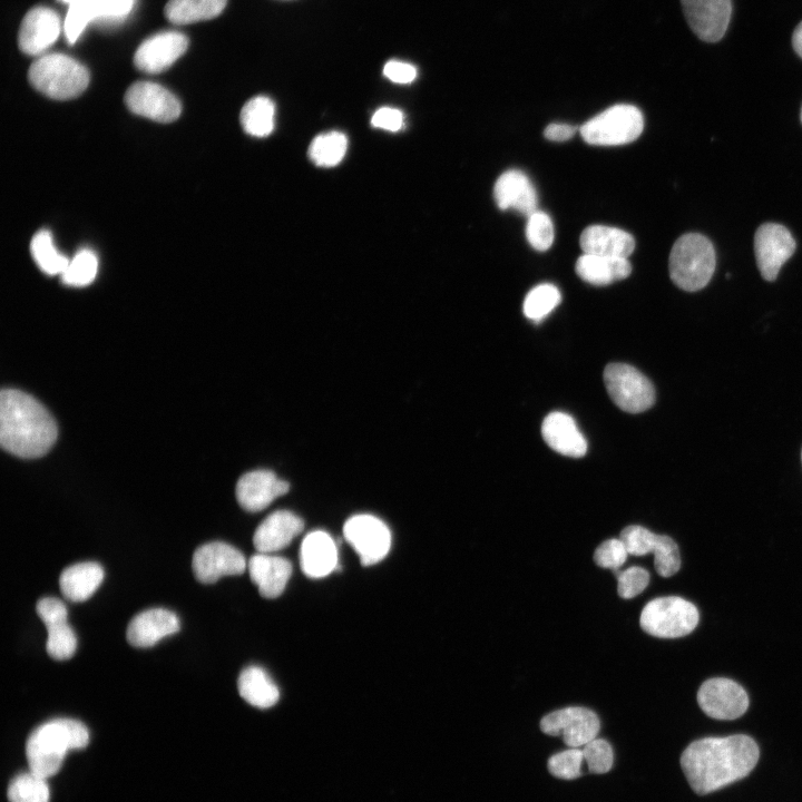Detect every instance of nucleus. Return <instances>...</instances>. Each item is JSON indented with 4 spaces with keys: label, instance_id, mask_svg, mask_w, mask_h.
Wrapping results in <instances>:
<instances>
[{
    "label": "nucleus",
    "instance_id": "f257e3e1",
    "mask_svg": "<svg viewBox=\"0 0 802 802\" xmlns=\"http://www.w3.org/2000/svg\"><path fill=\"white\" fill-rule=\"evenodd\" d=\"M759 756L757 744L747 735L705 737L684 750L681 766L693 791L705 795L749 775Z\"/></svg>",
    "mask_w": 802,
    "mask_h": 802
},
{
    "label": "nucleus",
    "instance_id": "f03ea898",
    "mask_svg": "<svg viewBox=\"0 0 802 802\" xmlns=\"http://www.w3.org/2000/svg\"><path fill=\"white\" fill-rule=\"evenodd\" d=\"M58 434L57 424L47 409L33 397L3 389L0 394L1 447L20 458L46 454Z\"/></svg>",
    "mask_w": 802,
    "mask_h": 802
},
{
    "label": "nucleus",
    "instance_id": "7ed1b4c3",
    "mask_svg": "<svg viewBox=\"0 0 802 802\" xmlns=\"http://www.w3.org/2000/svg\"><path fill=\"white\" fill-rule=\"evenodd\" d=\"M89 732L72 718H55L32 731L26 744L30 771L48 779L61 767L67 753L87 746Z\"/></svg>",
    "mask_w": 802,
    "mask_h": 802
},
{
    "label": "nucleus",
    "instance_id": "20e7f679",
    "mask_svg": "<svg viewBox=\"0 0 802 802\" xmlns=\"http://www.w3.org/2000/svg\"><path fill=\"white\" fill-rule=\"evenodd\" d=\"M716 256L712 242L698 233L682 235L669 254V275L673 283L687 292L705 287L715 271Z\"/></svg>",
    "mask_w": 802,
    "mask_h": 802
},
{
    "label": "nucleus",
    "instance_id": "39448f33",
    "mask_svg": "<svg viewBox=\"0 0 802 802\" xmlns=\"http://www.w3.org/2000/svg\"><path fill=\"white\" fill-rule=\"evenodd\" d=\"M28 78L31 86L42 95L68 100L85 91L89 84V71L67 55L48 53L32 62Z\"/></svg>",
    "mask_w": 802,
    "mask_h": 802
},
{
    "label": "nucleus",
    "instance_id": "423d86ee",
    "mask_svg": "<svg viewBox=\"0 0 802 802\" xmlns=\"http://www.w3.org/2000/svg\"><path fill=\"white\" fill-rule=\"evenodd\" d=\"M700 614L694 604L677 597H658L648 602L639 617V625L647 634L659 638H677L692 633Z\"/></svg>",
    "mask_w": 802,
    "mask_h": 802
},
{
    "label": "nucleus",
    "instance_id": "0eeeda50",
    "mask_svg": "<svg viewBox=\"0 0 802 802\" xmlns=\"http://www.w3.org/2000/svg\"><path fill=\"white\" fill-rule=\"evenodd\" d=\"M644 129L642 111L633 105H615L586 121L583 139L595 146H618L636 140Z\"/></svg>",
    "mask_w": 802,
    "mask_h": 802
},
{
    "label": "nucleus",
    "instance_id": "6e6552de",
    "mask_svg": "<svg viewBox=\"0 0 802 802\" xmlns=\"http://www.w3.org/2000/svg\"><path fill=\"white\" fill-rule=\"evenodd\" d=\"M604 382L613 402L625 412L639 413L655 402L652 382L629 364L609 363L604 370Z\"/></svg>",
    "mask_w": 802,
    "mask_h": 802
},
{
    "label": "nucleus",
    "instance_id": "1a4fd4ad",
    "mask_svg": "<svg viewBox=\"0 0 802 802\" xmlns=\"http://www.w3.org/2000/svg\"><path fill=\"white\" fill-rule=\"evenodd\" d=\"M600 722L587 707L568 706L545 715L540 721L542 733L561 736L569 747H580L597 737Z\"/></svg>",
    "mask_w": 802,
    "mask_h": 802
},
{
    "label": "nucleus",
    "instance_id": "9d476101",
    "mask_svg": "<svg viewBox=\"0 0 802 802\" xmlns=\"http://www.w3.org/2000/svg\"><path fill=\"white\" fill-rule=\"evenodd\" d=\"M346 541L358 552L363 566L382 560L391 547V532L387 525L371 515H356L343 526Z\"/></svg>",
    "mask_w": 802,
    "mask_h": 802
},
{
    "label": "nucleus",
    "instance_id": "9b49d317",
    "mask_svg": "<svg viewBox=\"0 0 802 802\" xmlns=\"http://www.w3.org/2000/svg\"><path fill=\"white\" fill-rule=\"evenodd\" d=\"M795 239L790 231L776 223H764L755 232L754 252L762 277L774 281L782 265L795 252Z\"/></svg>",
    "mask_w": 802,
    "mask_h": 802
},
{
    "label": "nucleus",
    "instance_id": "f8f14e48",
    "mask_svg": "<svg viewBox=\"0 0 802 802\" xmlns=\"http://www.w3.org/2000/svg\"><path fill=\"white\" fill-rule=\"evenodd\" d=\"M702 711L715 720L731 721L742 716L749 707V696L736 682L716 677L705 681L697 692Z\"/></svg>",
    "mask_w": 802,
    "mask_h": 802
},
{
    "label": "nucleus",
    "instance_id": "ddd939ff",
    "mask_svg": "<svg viewBox=\"0 0 802 802\" xmlns=\"http://www.w3.org/2000/svg\"><path fill=\"white\" fill-rule=\"evenodd\" d=\"M128 109L158 123L176 120L182 113L178 98L165 87L150 81H137L125 94Z\"/></svg>",
    "mask_w": 802,
    "mask_h": 802
},
{
    "label": "nucleus",
    "instance_id": "4468645a",
    "mask_svg": "<svg viewBox=\"0 0 802 802\" xmlns=\"http://www.w3.org/2000/svg\"><path fill=\"white\" fill-rule=\"evenodd\" d=\"M195 578L203 584H213L222 576L239 575L247 568L243 554L235 547L213 541L198 547L192 559Z\"/></svg>",
    "mask_w": 802,
    "mask_h": 802
},
{
    "label": "nucleus",
    "instance_id": "2eb2a0df",
    "mask_svg": "<svg viewBox=\"0 0 802 802\" xmlns=\"http://www.w3.org/2000/svg\"><path fill=\"white\" fill-rule=\"evenodd\" d=\"M686 20L703 41L716 42L725 35L732 14L731 0H681Z\"/></svg>",
    "mask_w": 802,
    "mask_h": 802
},
{
    "label": "nucleus",
    "instance_id": "dca6fc26",
    "mask_svg": "<svg viewBox=\"0 0 802 802\" xmlns=\"http://www.w3.org/2000/svg\"><path fill=\"white\" fill-rule=\"evenodd\" d=\"M188 48V38L177 31L156 33L140 43L134 55L137 69L158 74L169 68Z\"/></svg>",
    "mask_w": 802,
    "mask_h": 802
},
{
    "label": "nucleus",
    "instance_id": "f3484780",
    "mask_svg": "<svg viewBox=\"0 0 802 802\" xmlns=\"http://www.w3.org/2000/svg\"><path fill=\"white\" fill-rule=\"evenodd\" d=\"M60 30V18L53 10L35 7L21 21L18 33L19 48L26 55H39L57 40Z\"/></svg>",
    "mask_w": 802,
    "mask_h": 802
},
{
    "label": "nucleus",
    "instance_id": "a211bd4d",
    "mask_svg": "<svg viewBox=\"0 0 802 802\" xmlns=\"http://www.w3.org/2000/svg\"><path fill=\"white\" fill-rule=\"evenodd\" d=\"M288 483L270 470H254L237 481L235 495L238 503L247 511L265 509L274 499L288 491Z\"/></svg>",
    "mask_w": 802,
    "mask_h": 802
},
{
    "label": "nucleus",
    "instance_id": "6ab92c4d",
    "mask_svg": "<svg viewBox=\"0 0 802 802\" xmlns=\"http://www.w3.org/2000/svg\"><path fill=\"white\" fill-rule=\"evenodd\" d=\"M134 0H75L69 4L63 30L69 43H74L86 26L99 18H123L129 13Z\"/></svg>",
    "mask_w": 802,
    "mask_h": 802
},
{
    "label": "nucleus",
    "instance_id": "aec40b11",
    "mask_svg": "<svg viewBox=\"0 0 802 802\" xmlns=\"http://www.w3.org/2000/svg\"><path fill=\"white\" fill-rule=\"evenodd\" d=\"M303 528V520L295 514L288 510L274 511L256 528L254 547L262 554L276 552L287 547Z\"/></svg>",
    "mask_w": 802,
    "mask_h": 802
},
{
    "label": "nucleus",
    "instance_id": "412c9836",
    "mask_svg": "<svg viewBox=\"0 0 802 802\" xmlns=\"http://www.w3.org/2000/svg\"><path fill=\"white\" fill-rule=\"evenodd\" d=\"M178 630L179 619L175 613L165 608H151L131 618L126 638L131 646L150 647Z\"/></svg>",
    "mask_w": 802,
    "mask_h": 802
},
{
    "label": "nucleus",
    "instance_id": "4be33fe9",
    "mask_svg": "<svg viewBox=\"0 0 802 802\" xmlns=\"http://www.w3.org/2000/svg\"><path fill=\"white\" fill-rule=\"evenodd\" d=\"M493 198L502 209H516L525 216L537 211L538 195L528 176L511 169L501 174L493 186Z\"/></svg>",
    "mask_w": 802,
    "mask_h": 802
},
{
    "label": "nucleus",
    "instance_id": "5701e85b",
    "mask_svg": "<svg viewBox=\"0 0 802 802\" xmlns=\"http://www.w3.org/2000/svg\"><path fill=\"white\" fill-rule=\"evenodd\" d=\"M541 434L545 442L563 456L579 458L587 452V441L568 413L555 411L546 415Z\"/></svg>",
    "mask_w": 802,
    "mask_h": 802
},
{
    "label": "nucleus",
    "instance_id": "b1692460",
    "mask_svg": "<svg viewBox=\"0 0 802 802\" xmlns=\"http://www.w3.org/2000/svg\"><path fill=\"white\" fill-rule=\"evenodd\" d=\"M252 581L264 598H276L285 589L292 575L291 563L280 556L258 552L247 561Z\"/></svg>",
    "mask_w": 802,
    "mask_h": 802
},
{
    "label": "nucleus",
    "instance_id": "393cba45",
    "mask_svg": "<svg viewBox=\"0 0 802 802\" xmlns=\"http://www.w3.org/2000/svg\"><path fill=\"white\" fill-rule=\"evenodd\" d=\"M302 571L310 578H322L338 568V549L333 538L325 531L306 535L300 550Z\"/></svg>",
    "mask_w": 802,
    "mask_h": 802
},
{
    "label": "nucleus",
    "instance_id": "a878e982",
    "mask_svg": "<svg viewBox=\"0 0 802 802\" xmlns=\"http://www.w3.org/2000/svg\"><path fill=\"white\" fill-rule=\"evenodd\" d=\"M579 244L585 254L620 258H627L635 248V239L629 233L604 225L586 227Z\"/></svg>",
    "mask_w": 802,
    "mask_h": 802
},
{
    "label": "nucleus",
    "instance_id": "bb28decb",
    "mask_svg": "<svg viewBox=\"0 0 802 802\" xmlns=\"http://www.w3.org/2000/svg\"><path fill=\"white\" fill-rule=\"evenodd\" d=\"M104 579L102 567L94 561L71 565L62 570L59 586L62 595L71 602L87 600Z\"/></svg>",
    "mask_w": 802,
    "mask_h": 802
},
{
    "label": "nucleus",
    "instance_id": "cd10ccee",
    "mask_svg": "<svg viewBox=\"0 0 802 802\" xmlns=\"http://www.w3.org/2000/svg\"><path fill=\"white\" fill-rule=\"evenodd\" d=\"M575 270L589 284L607 285L626 278L632 272V265L627 258L584 253L578 257Z\"/></svg>",
    "mask_w": 802,
    "mask_h": 802
},
{
    "label": "nucleus",
    "instance_id": "c85d7f7f",
    "mask_svg": "<svg viewBox=\"0 0 802 802\" xmlns=\"http://www.w3.org/2000/svg\"><path fill=\"white\" fill-rule=\"evenodd\" d=\"M237 688L243 700L258 708L273 706L280 697L277 686L258 666H248L242 671L237 679Z\"/></svg>",
    "mask_w": 802,
    "mask_h": 802
},
{
    "label": "nucleus",
    "instance_id": "c756f323",
    "mask_svg": "<svg viewBox=\"0 0 802 802\" xmlns=\"http://www.w3.org/2000/svg\"><path fill=\"white\" fill-rule=\"evenodd\" d=\"M227 0H169L165 17L174 25H187L209 20L222 13Z\"/></svg>",
    "mask_w": 802,
    "mask_h": 802
},
{
    "label": "nucleus",
    "instance_id": "7c9ffc66",
    "mask_svg": "<svg viewBox=\"0 0 802 802\" xmlns=\"http://www.w3.org/2000/svg\"><path fill=\"white\" fill-rule=\"evenodd\" d=\"M241 124L251 136H268L275 125V105L272 99L266 96L251 98L241 110Z\"/></svg>",
    "mask_w": 802,
    "mask_h": 802
},
{
    "label": "nucleus",
    "instance_id": "2f4dec72",
    "mask_svg": "<svg viewBox=\"0 0 802 802\" xmlns=\"http://www.w3.org/2000/svg\"><path fill=\"white\" fill-rule=\"evenodd\" d=\"M30 253L38 267L48 275H61L70 261L57 250L47 229L35 234L30 243Z\"/></svg>",
    "mask_w": 802,
    "mask_h": 802
},
{
    "label": "nucleus",
    "instance_id": "473e14b6",
    "mask_svg": "<svg viewBox=\"0 0 802 802\" xmlns=\"http://www.w3.org/2000/svg\"><path fill=\"white\" fill-rule=\"evenodd\" d=\"M348 138L340 131L317 135L310 144L309 157L320 167L336 166L345 156Z\"/></svg>",
    "mask_w": 802,
    "mask_h": 802
},
{
    "label": "nucleus",
    "instance_id": "72a5a7b5",
    "mask_svg": "<svg viewBox=\"0 0 802 802\" xmlns=\"http://www.w3.org/2000/svg\"><path fill=\"white\" fill-rule=\"evenodd\" d=\"M9 802H49L47 779L32 771L17 775L8 788Z\"/></svg>",
    "mask_w": 802,
    "mask_h": 802
},
{
    "label": "nucleus",
    "instance_id": "f704fd0d",
    "mask_svg": "<svg viewBox=\"0 0 802 802\" xmlns=\"http://www.w3.org/2000/svg\"><path fill=\"white\" fill-rule=\"evenodd\" d=\"M561 300L557 286L548 283L531 288L524 301V314L534 322H539L550 314Z\"/></svg>",
    "mask_w": 802,
    "mask_h": 802
},
{
    "label": "nucleus",
    "instance_id": "c9c22d12",
    "mask_svg": "<svg viewBox=\"0 0 802 802\" xmlns=\"http://www.w3.org/2000/svg\"><path fill=\"white\" fill-rule=\"evenodd\" d=\"M98 272L97 255L88 248L79 251L60 275L61 282L69 286H86L94 282Z\"/></svg>",
    "mask_w": 802,
    "mask_h": 802
},
{
    "label": "nucleus",
    "instance_id": "e433bc0d",
    "mask_svg": "<svg viewBox=\"0 0 802 802\" xmlns=\"http://www.w3.org/2000/svg\"><path fill=\"white\" fill-rule=\"evenodd\" d=\"M48 636L46 649L48 655L57 661L72 657L77 648V637L67 619L46 625Z\"/></svg>",
    "mask_w": 802,
    "mask_h": 802
},
{
    "label": "nucleus",
    "instance_id": "4c0bfd02",
    "mask_svg": "<svg viewBox=\"0 0 802 802\" xmlns=\"http://www.w3.org/2000/svg\"><path fill=\"white\" fill-rule=\"evenodd\" d=\"M554 224L547 213L537 209L527 217L526 237L535 250L547 251L554 242Z\"/></svg>",
    "mask_w": 802,
    "mask_h": 802
},
{
    "label": "nucleus",
    "instance_id": "58836bf2",
    "mask_svg": "<svg viewBox=\"0 0 802 802\" xmlns=\"http://www.w3.org/2000/svg\"><path fill=\"white\" fill-rule=\"evenodd\" d=\"M584 760L583 750L570 747L549 757L548 771L555 777L561 780H575L583 775L581 763Z\"/></svg>",
    "mask_w": 802,
    "mask_h": 802
},
{
    "label": "nucleus",
    "instance_id": "ea45409f",
    "mask_svg": "<svg viewBox=\"0 0 802 802\" xmlns=\"http://www.w3.org/2000/svg\"><path fill=\"white\" fill-rule=\"evenodd\" d=\"M657 534L639 525L625 527L619 535L629 555L644 556L654 552L659 540Z\"/></svg>",
    "mask_w": 802,
    "mask_h": 802
},
{
    "label": "nucleus",
    "instance_id": "a19ab883",
    "mask_svg": "<svg viewBox=\"0 0 802 802\" xmlns=\"http://www.w3.org/2000/svg\"><path fill=\"white\" fill-rule=\"evenodd\" d=\"M654 566L662 577H671L681 568L677 544L668 536L661 535L654 550Z\"/></svg>",
    "mask_w": 802,
    "mask_h": 802
},
{
    "label": "nucleus",
    "instance_id": "79ce46f5",
    "mask_svg": "<svg viewBox=\"0 0 802 802\" xmlns=\"http://www.w3.org/2000/svg\"><path fill=\"white\" fill-rule=\"evenodd\" d=\"M583 754L588 771L593 774L607 773L614 763L612 745L604 739H594L584 745Z\"/></svg>",
    "mask_w": 802,
    "mask_h": 802
},
{
    "label": "nucleus",
    "instance_id": "37998d69",
    "mask_svg": "<svg viewBox=\"0 0 802 802\" xmlns=\"http://www.w3.org/2000/svg\"><path fill=\"white\" fill-rule=\"evenodd\" d=\"M617 576V593L622 598L629 599L639 595L649 583L646 569L633 566L623 571H614Z\"/></svg>",
    "mask_w": 802,
    "mask_h": 802
},
{
    "label": "nucleus",
    "instance_id": "c03bdc74",
    "mask_svg": "<svg viewBox=\"0 0 802 802\" xmlns=\"http://www.w3.org/2000/svg\"><path fill=\"white\" fill-rule=\"evenodd\" d=\"M628 551L620 538H610L603 541L594 552V561L602 568L616 571L624 565Z\"/></svg>",
    "mask_w": 802,
    "mask_h": 802
},
{
    "label": "nucleus",
    "instance_id": "a18cd8bd",
    "mask_svg": "<svg viewBox=\"0 0 802 802\" xmlns=\"http://www.w3.org/2000/svg\"><path fill=\"white\" fill-rule=\"evenodd\" d=\"M36 610L46 625L67 619V608L61 600L55 597H43L38 600Z\"/></svg>",
    "mask_w": 802,
    "mask_h": 802
},
{
    "label": "nucleus",
    "instance_id": "49530a36",
    "mask_svg": "<svg viewBox=\"0 0 802 802\" xmlns=\"http://www.w3.org/2000/svg\"><path fill=\"white\" fill-rule=\"evenodd\" d=\"M371 125L388 131H398L403 126V114L395 108L382 107L373 114Z\"/></svg>",
    "mask_w": 802,
    "mask_h": 802
},
{
    "label": "nucleus",
    "instance_id": "de8ad7c7",
    "mask_svg": "<svg viewBox=\"0 0 802 802\" xmlns=\"http://www.w3.org/2000/svg\"><path fill=\"white\" fill-rule=\"evenodd\" d=\"M383 75L393 82L410 84L417 77V69L411 63L392 59L384 65Z\"/></svg>",
    "mask_w": 802,
    "mask_h": 802
},
{
    "label": "nucleus",
    "instance_id": "09e8293b",
    "mask_svg": "<svg viewBox=\"0 0 802 802\" xmlns=\"http://www.w3.org/2000/svg\"><path fill=\"white\" fill-rule=\"evenodd\" d=\"M577 129L576 126L569 124L552 123L545 128L544 136L551 141H566L574 137Z\"/></svg>",
    "mask_w": 802,
    "mask_h": 802
},
{
    "label": "nucleus",
    "instance_id": "8fccbe9b",
    "mask_svg": "<svg viewBox=\"0 0 802 802\" xmlns=\"http://www.w3.org/2000/svg\"><path fill=\"white\" fill-rule=\"evenodd\" d=\"M792 45L795 52L802 58V21L796 26L792 36Z\"/></svg>",
    "mask_w": 802,
    "mask_h": 802
},
{
    "label": "nucleus",
    "instance_id": "3c124183",
    "mask_svg": "<svg viewBox=\"0 0 802 802\" xmlns=\"http://www.w3.org/2000/svg\"><path fill=\"white\" fill-rule=\"evenodd\" d=\"M61 1L68 2L70 4L75 0H61Z\"/></svg>",
    "mask_w": 802,
    "mask_h": 802
},
{
    "label": "nucleus",
    "instance_id": "603ef678",
    "mask_svg": "<svg viewBox=\"0 0 802 802\" xmlns=\"http://www.w3.org/2000/svg\"><path fill=\"white\" fill-rule=\"evenodd\" d=\"M800 117H801V123H802V107H801V116Z\"/></svg>",
    "mask_w": 802,
    "mask_h": 802
},
{
    "label": "nucleus",
    "instance_id": "864d4df0",
    "mask_svg": "<svg viewBox=\"0 0 802 802\" xmlns=\"http://www.w3.org/2000/svg\"><path fill=\"white\" fill-rule=\"evenodd\" d=\"M801 459H802V451H801Z\"/></svg>",
    "mask_w": 802,
    "mask_h": 802
}]
</instances>
